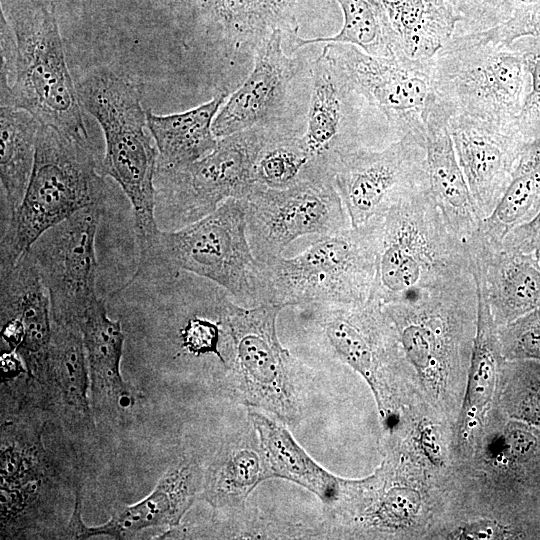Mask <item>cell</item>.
I'll return each mask as SVG.
<instances>
[{
	"instance_id": "6da1fadb",
	"label": "cell",
	"mask_w": 540,
	"mask_h": 540,
	"mask_svg": "<svg viewBox=\"0 0 540 540\" xmlns=\"http://www.w3.org/2000/svg\"><path fill=\"white\" fill-rule=\"evenodd\" d=\"M382 217L315 237L296 256L257 260L259 305L289 308L311 303L368 302L377 271Z\"/></svg>"
},
{
	"instance_id": "7a4b0ae2",
	"label": "cell",
	"mask_w": 540,
	"mask_h": 540,
	"mask_svg": "<svg viewBox=\"0 0 540 540\" xmlns=\"http://www.w3.org/2000/svg\"><path fill=\"white\" fill-rule=\"evenodd\" d=\"M81 106L99 123L105 138L101 173L118 183L134 216L139 256L153 247L160 232L155 218L158 150L147 134L146 110L133 81L96 70L76 85Z\"/></svg>"
},
{
	"instance_id": "3957f363",
	"label": "cell",
	"mask_w": 540,
	"mask_h": 540,
	"mask_svg": "<svg viewBox=\"0 0 540 540\" xmlns=\"http://www.w3.org/2000/svg\"><path fill=\"white\" fill-rule=\"evenodd\" d=\"M104 177L88 141L41 124L24 197L14 216L0 224V269L13 266L52 226L85 207L104 205Z\"/></svg>"
},
{
	"instance_id": "277c9868",
	"label": "cell",
	"mask_w": 540,
	"mask_h": 540,
	"mask_svg": "<svg viewBox=\"0 0 540 540\" xmlns=\"http://www.w3.org/2000/svg\"><path fill=\"white\" fill-rule=\"evenodd\" d=\"M471 271L466 242L448 227L430 190L382 217L376 276L370 299L382 306Z\"/></svg>"
},
{
	"instance_id": "5b68a950",
	"label": "cell",
	"mask_w": 540,
	"mask_h": 540,
	"mask_svg": "<svg viewBox=\"0 0 540 540\" xmlns=\"http://www.w3.org/2000/svg\"><path fill=\"white\" fill-rule=\"evenodd\" d=\"M12 30V73L1 86V105L23 109L42 125L88 141L76 86L68 70L54 7L43 4L18 13Z\"/></svg>"
},
{
	"instance_id": "8992f818",
	"label": "cell",
	"mask_w": 540,
	"mask_h": 540,
	"mask_svg": "<svg viewBox=\"0 0 540 540\" xmlns=\"http://www.w3.org/2000/svg\"><path fill=\"white\" fill-rule=\"evenodd\" d=\"M433 82L452 114L517 125L527 91L521 55L481 32L454 35L433 57Z\"/></svg>"
},
{
	"instance_id": "52a82bcc",
	"label": "cell",
	"mask_w": 540,
	"mask_h": 540,
	"mask_svg": "<svg viewBox=\"0 0 540 540\" xmlns=\"http://www.w3.org/2000/svg\"><path fill=\"white\" fill-rule=\"evenodd\" d=\"M258 261L246 233L245 199H228L214 212L185 227L160 230L137 269L185 271L206 278L245 307L259 305Z\"/></svg>"
},
{
	"instance_id": "ba28073f",
	"label": "cell",
	"mask_w": 540,
	"mask_h": 540,
	"mask_svg": "<svg viewBox=\"0 0 540 540\" xmlns=\"http://www.w3.org/2000/svg\"><path fill=\"white\" fill-rule=\"evenodd\" d=\"M274 126H255L218 139L199 160L174 169H157L155 218L160 230L192 224L228 199H246L255 188L256 157Z\"/></svg>"
},
{
	"instance_id": "9c48e42d",
	"label": "cell",
	"mask_w": 540,
	"mask_h": 540,
	"mask_svg": "<svg viewBox=\"0 0 540 540\" xmlns=\"http://www.w3.org/2000/svg\"><path fill=\"white\" fill-rule=\"evenodd\" d=\"M282 309L272 304L245 307L231 298L226 311L230 335L226 370L245 405L292 424L300 417L295 385L299 365L278 338L276 321Z\"/></svg>"
},
{
	"instance_id": "30bf717a",
	"label": "cell",
	"mask_w": 540,
	"mask_h": 540,
	"mask_svg": "<svg viewBox=\"0 0 540 540\" xmlns=\"http://www.w3.org/2000/svg\"><path fill=\"white\" fill-rule=\"evenodd\" d=\"M322 53L368 108L383 118L394 141L408 133L425 137L428 112L438 99L433 58L379 57L341 43L324 44Z\"/></svg>"
},
{
	"instance_id": "8fae6325",
	"label": "cell",
	"mask_w": 540,
	"mask_h": 540,
	"mask_svg": "<svg viewBox=\"0 0 540 540\" xmlns=\"http://www.w3.org/2000/svg\"><path fill=\"white\" fill-rule=\"evenodd\" d=\"M294 307L304 330L317 345L366 381L380 415L386 418L382 382L406 358L383 306L368 301L361 305L311 303Z\"/></svg>"
},
{
	"instance_id": "7c38bea8",
	"label": "cell",
	"mask_w": 540,
	"mask_h": 540,
	"mask_svg": "<svg viewBox=\"0 0 540 540\" xmlns=\"http://www.w3.org/2000/svg\"><path fill=\"white\" fill-rule=\"evenodd\" d=\"M334 182L357 227L430 190L425 137L408 133L380 149L360 148L342 156Z\"/></svg>"
},
{
	"instance_id": "4fadbf2b",
	"label": "cell",
	"mask_w": 540,
	"mask_h": 540,
	"mask_svg": "<svg viewBox=\"0 0 540 540\" xmlns=\"http://www.w3.org/2000/svg\"><path fill=\"white\" fill-rule=\"evenodd\" d=\"M246 202V233L258 261L282 256L297 238L324 236L351 227L334 177L285 189L256 185Z\"/></svg>"
},
{
	"instance_id": "5bb4252c",
	"label": "cell",
	"mask_w": 540,
	"mask_h": 540,
	"mask_svg": "<svg viewBox=\"0 0 540 540\" xmlns=\"http://www.w3.org/2000/svg\"><path fill=\"white\" fill-rule=\"evenodd\" d=\"M104 205L85 207L52 226L31 245L56 323H77L96 294V234Z\"/></svg>"
},
{
	"instance_id": "9a60e30c",
	"label": "cell",
	"mask_w": 540,
	"mask_h": 540,
	"mask_svg": "<svg viewBox=\"0 0 540 540\" xmlns=\"http://www.w3.org/2000/svg\"><path fill=\"white\" fill-rule=\"evenodd\" d=\"M456 157L481 219L496 208L529 142L517 125L452 114L448 122Z\"/></svg>"
},
{
	"instance_id": "2e32d148",
	"label": "cell",
	"mask_w": 540,
	"mask_h": 540,
	"mask_svg": "<svg viewBox=\"0 0 540 540\" xmlns=\"http://www.w3.org/2000/svg\"><path fill=\"white\" fill-rule=\"evenodd\" d=\"M311 76L307 129L302 138L312 155L334 175L342 156L369 148L360 125L362 109L368 106L323 53L312 63Z\"/></svg>"
},
{
	"instance_id": "e0dca14e",
	"label": "cell",
	"mask_w": 540,
	"mask_h": 540,
	"mask_svg": "<svg viewBox=\"0 0 540 540\" xmlns=\"http://www.w3.org/2000/svg\"><path fill=\"white\" fill-rule=\"evenodd\" d=\"M292 34L277 29L256 46L253 70L214 118L217 138L255 126H272L282 116L298 69L297 60L283 49L285 37Z\"/></svg>"
},
{
	"instance_id": "ac0fdd59",
	"label": "cell",
	"mask_w": 540,
	"mask_h": 540,
	"mask_svg": "<svg viewBox=\"0 0 540 540\" xmlns=\"http://www.w3.org/2000/svg\"><path fill=\"white\" fill-rule=\"evenodd\" d=\"M466 244L476 285L498 327L540 309L539 253L506 248L478 230Z\"/></svg>"
},
{
	"instance_id": "d6986e66",
	"label": "cell",
	"mask_w": 540,
	"mask_h": 540,
	"mask_svg": "<svg viewBox=\"0 0 540 540\" xmlns=\"http://www.w3.org/2000/svg\"><path fill=\"white\" fill-rule=\"evenodd\" d=\"M451 109L439 99L425 122V146L430 193L446 224L462 241L479 229L482 219L458 163L448 122Z\"/></svg>"
},
{
	"instance_id": "ffe728a7",
	"label": "cell",
	"mask_w": 540,
	"mask_h": 540,
	"mask_svg": "<svg viewBox=\"0 0 540 540\" xmlns=\"http://www.w3.org/2000/svg\"><path fill=\"white\" fill-rule=\"evenodd\" d=\"M196 465L178 464L169 469L158 481L155 489L143 500L125 506L111 519L96 527L83 524L76 502L70 528L77 538L108 535L116 539L131 538L140 531L158 526L169 529L179 526L180 520L192 505L200 485Z\"/></svg>"
},
{
	"instance_id": "44dd1931",
	"label": "cell",
	"mask_w": 540,
	"mask_h": 540,
	"mask_svg": "<svg viewBox=\"0 0 540 540\" xmlns=\"http://www.w3.org/2000/svg\"><path fill=\"white\" fill-rule=\"evenodd\" d=\"M0 301L1 320L15 319L23 328L16 353L31 371H45L53 314L49 292L29 251L13 266L0 269Z\"/></svg>"
},
{
	"instance_id": "7402d4cb",
	"label": "cell",
	"mask_w": 540,
	"mask_h": 540,
	"mask_svg": "<svg viewBox=\"0 0 540 540\" xmlns=\"http://www.w3.org/2000/svg\"><path fill=\"white\" fill-rule=\"evenodd\" d=\"M272 478H282L315 494L326 505L343 501L349 482L326 471L296 442L282 421L250 409L248 413Z\"/></svg>"
},
{
	"instance_id": "603a6c76",
	"label": "cell",
	"mask_w": 540,
	"mask_h": 540,
	"mask_svg": "<svg viewBox=\"0 0 540 540\" xmlns=\"http://www.w3.org/2000/svg\"><path fill=\"white\" fill-rule=\"evenodd\" d=\"M87 358L94 407L109 404L126 408L133 397L120 372L125 334L122 322L112 320L107 302L97 297L79 323Z\"/></svg>"
},
{
	"instance_id": "cb8c5ba5",
	"label": "cell",
	"mask_w": 540,
	"mask_h": 540,
	"mask_svg": "<svg viewBox=\"0 0 540 540\" xmlns=\"http://www.w3.org/2000/svg\"><path fill=\"white\" fill-rule=\"evenodd\" d=\"M228 92L221 90L210 101L181 113L159 115L146 110L147 125L158 150L157 169L185 166L212 152L218 139L213 121Z\"/></svg>"
},
{
	"instance_id": "d4e9b609",
	"label": "cell",
	"mask_w": 540,
	"mask_h": 540,
	"mask_svg": "<svg viewBox=\"0 0 540 540\" xmlns=\"http://www.w3.org/2000/svg\"><path fill=\"white\" fill-rule=\"evenodd\" d=\"M503 360L505 358L501 351L498 326L484 293L477 287L476 328L458 422L461 441L468 440L483 418L492 400Z\"/></svg>"
},
{
	"instance_id": "484cf974",
	"label": "cell",
	"mask_w": 540,
	"mask_h": 540,
	"mask_svg": "<svg viewBox=\"0 0 540 540\" xmlns=\"http://www.w3.org/2000/svg\"><path fill=\"white\" fill-rule=\"evenodd\" d=\"M0 224L16 213L27 189L40 122L29 112L1 105Z\"/></svg>"
},
{
	"instance_id": "4316f807",
	"label": "cell",
	"mask_w": 540,
	"mask_h": 540,
	"mask_svg": "<svg viewBox=\"0 0 540 540\" xmlns=\"http://www.w3.org/2000/svg\"><path fill=\"white\" fill-rule=\"evenodd\" d=\"M401 57L432 59L453 37L457 10L446 0H402L386 10Z\"/></svg>"
},
{
	"instance_id": "83f0119b",
	"label": "cell",
	"mask_w": 540,
	"mask_h": 540,
	"mask_svg": "<svg viewBox=\"0 0 540 540\" xmlns=\"http://www.w3.org/2000/svg\"><path fill=\"white\" fill-rule=\"evenodd\" d=\"M268 478L272 476L255 432L233 440L219 453L206 477L205 496L214 506L236 507Z\"/></svg>"
},
{
	"instance_id": "f1b7e54d",
	"label": "cell",
	"mask_w": 540,
	"mask_h": 540,
	"mask_svg": "<svg viewBox=\"0 0 540 540\" xmlns=\"http://www.w3.org/2000/svg\"><path fill=\"white\" fill-rule=\"evenodd\" d=\"M539 212L540 136L525 146L506 191L478 231L488 240L502 241L511 230L528 223Z\"/></svg>"
},
{
	"instance_id": "f546056e",
	"label": "cell",
	"mask_w": 540,
	"mask_h": 540,
	"mask_svg": "<svg viewBox=\"0 0 540 540\" xmlns=\"http://www.w3.org/2000/svg\"><path fill=\"white\" fill-rule=\"evenodd\" d=\"M343 13V25L329 37L304 39L297 35L289 41L293 51L314 43L353 45L379 57L400 56L398 39L381 0H336Z\"/></svg>"
},
{
	"instance_id": "4dcf8cb0",
	"label": "cell",
	"mask_w": 540,
	"mask_h": 540,
	"mask_svg": "<svg viewBox=\"0 0 540 540\" xmlns=\"http://www.w3.org/2000/svg\"><path fill=\"white\" fill-rule=\"evenodd\" d=\"M253 176L256 185L271 189L334 177L333 172L312 155L302 136L277 130L276 126L256 157Z\"/></svg>"
},
{
	"instance_id": "1f68e13d",
	"label": "cell",
	"mask_w": 540,
	"mask_h": 540,
	"mask_svg": "<svg viewBox=\"0 0 540 540\" xmlns=\"http://www.w3.org/2000/svg\"><path fill=\"white\" fill-rule=\"evenodd\" d=\"M299 0H203L204 7L236 43H260L273 31L298 32Z\"/></svg>"
},
{
	"instance_id": "d6a6232c",
	"label": "cell",
	"mask_w": 540,
	"mask_h": 540,
	"mask_svg": "<svg viewBox=\"0 0 540 540\" xmlns=\"http://www.w3.org/2000/svg\"><path fill=\"white\" fill-rule=\"evenodd\" d=\"M45 371L57 382L67 403L88 415L90 378L79 324L53 321Z\"/></svg>"
},
{
	"instance_id": "836d02e7",
	"label": "cell",
	"mask_w": 540,
	"mask_h": 540,
	"mask_svg": "<svg viewBox=\"0 0 540 540\" xmlns=\"http://www.w3.org/2000/svg\"><path fill=\"white\" fill-rule=\"evenodd\" d=\"M504 403L516 421L540 430V362L507 360Z\"/></svg>"
},
{
	"instance_id": "e575fe53",
	"label": "cell",
	"mask_w": 540,
	"mask_h": 540,
	"mask_svg": "<svg viewBox=\"0 0 540 540\" xmlns=\"http://www.w3.org/2000/svg\"><path fill=\"white\" fill-rule=\"evenodd\" d=\"M422 507L420 493L407 486L385 490L366 514V521L382 530H399L412 526Z\"/></svg>"
},
{
	"instance_id": "d590c367",
	"label": "cell",
	"mask_w": 540,
	"mask_h": 540,
	"mask_svg": "<svg viewBox=\"0 0 540 540\" xmlns=\"http://www.w3.org/2000/svg\"><path fill=\"white\" fill-rule=\"evenodd\" d=\"M510 46L521 55L527 74V91L517 124L531 141L540 136V37H523Z\"/></svg>"
},
{
	"instance_id": "8d00e7d4",
	"label": "cell",
	"mask_w": 540,
	"mask_h": 540,
	"mask_svg": "<svg viewBox=\"0 0 540 540\" xmlns=\"http://www.w3.org/2000/svg\"><path fill=\"white\" fill-rule=\"evenodd\" d=\"M505 360L540 362V309L498 327Z\"/></svg>"
},
{
	"instance_id": "74e56055",
	"label": "cell",
	"mask_w": 540,
	"mask_h": 540,
	"mask_svg": "<svg viewBox=\"0 0 540 540\" xmlns=\"http://www.w3.org/2000/svg\"><path fill=\"white\" fill-rule=\"evenodd\" d=\"M540 0H466L457 9L454 35L481 32L510 18L518 7Z\"/></svg>"
},
{
	"instance_id": "f35d334b",
	"label": "cell",
	"mask_w": 540,
	"mask_h": 540,
	"mask_svg": "<svg viewBox=\"0 0 540 540\" xmlns=\"http://www.w3.org/2000/svg\"><path fill=\"white\" fill-rule=\"evenodd\" d=\"M481 33L507 46L523 37H540V1L518 7L508 20Z\"/></svg>"
},
{
	"instance_id": "ab89813d",
	"label": "cell",
	"mask_w": 540,
	"mask_h": 540,
	"mask_svg": "<svg viewBox=\"0 0 540 540\" xmlns=\"http://www.w3.org/2000/svg\"><path fill=\"white\" fill-rule=\"evenodd\" d=\"M38 466L35 458L15 445L1 450V490H11L37 481Z\"/></svg>"
},
{
	"instance_id": "60d3db41",
	"label": "cell",
	"mask_w": 540,
	"mask_h": 540,
	"mask_svg": "<svg viewBox=\"0 0 540 540\" xmlns=\"http://www.w3.org/2000/svg\"><path fill=\"white\" fill-rule=\"evenodd\" d=\"M524 536V533L511 526L495 520L483 519L458 526L448 534L447 538L455 540H497L523 538Z\"/></svg>"
},
{
	"instance_id": "b9f144b4",
	"label": "cell",
	"mask_w": 540,
	"mask_h": 540,
	"mask_svg": "<svg viewBox=\"0 0 540 540\" xmlns=\"http://www.w3.org/2000/svg\"><path fill=\"white\" fill-rule=\"evenodd\" d=\"M414 441L420 453L430 464L436 467L444 465L445 454L441 436L432 422L422 420L417 424Z\"/></svg>"
},
{
	"instance_id": "7bdbcfd3",
	"label": "cell",
	"mask_w": 540,
	"mask_h": 540,
	"mask_svg": "<svg viewBox=\"0 0 540 540\" xmlns=\"http://www.w3.org/2000/svg\"><path fill=\"white\" fill-rule=\"evenodd\" d=\"M506 248L540 253V212L528 223L511 230L503 239Z\"/></svg>"
},
{
	"instance_id": "ee69618b",
	"label": "cell",
	"mask_w": 540,
	"mask_h": 540,
	"mask_svg": "<svg viewBox=\"0 0 540 540\" xmlns=\"http://www.w3.org/2000/svg\"><path fill=\"white\" fill-rule=\"evenodd\" d=\"M16 352H4L1 357L2 370L4 376H15L19 372H23L21 360L16 355Z\"/></svg>"
},
{
	"instance_id": "f6af8a7d",
	"label": "cell",
	"mask_w": 540,
	"mask_h": 540,
	"mask_svg": "<svg viewBox=\"0 0 540 540\" xmlns=\"http://www.w3.org/2000/svg\"><path fill=\"white\" fill-rule=\"evenodd\" d=\"M385 9L388 10L390 9L391 7L395 6L396 4H398L399 2H401L402 0H381Z\"/></svg>"
},
{
	"instance_id": "bcb514c9",
	"label": "cell",
	"mask_w": 540,
	"mask_h": 540,
	"mask_svg": "<svg viewBox=\"0 0 540 540\" xmlns=\"http://www.w3.org/2000/svg\"><path fill=\"white\" fill-rule=\"evenodd\" d=\"M448 3H450L456 10L458 7L466 0H446Z\"/></svg>"
},
{
	"instance_id": "7dc6e473",
	"label": "cell",
	"mask_w": 540,
	"mask_h": 540,
	"mask_svg": "<svg viewBox=\"0 0 540 540\" xmlns=\"http://www.w3.org/2000/svg\"><path fill=\"white\" fill-rule=\"evenodd\" d=\"M539 258H540V253H539Z\"/></svg>"
}]
</instances>
